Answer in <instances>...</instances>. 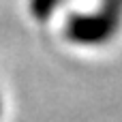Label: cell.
Segmentation results:
<instances>
[{"instance_id": "7a4b0ae2", "label": "cell", "mask_w": 122, "mask_h": 122, "mask_svg": "<svg viewBox=\"0 0 122 122\" xmlns=\"http://www.w3.org/2000/svg\"><path fill=\"white\" fill-rule=\"evenodd\" d=\"M60 0H32L30 2V11L36 19H45L49 17V13L54 11V6L58 4Z\"/></svg>"}, {"instance_id": "6da1fadb", "label": "cell", "mask_w": 122, "mask_h": 122, "mask_svg": "<svg viewBox=\"0 0 122 122\" xmlns=\"http://www.w3.org/2000/svg\"><path fill=\"white\" fill-rule=\"evenodd\" d=\"M122 0H105L101 15H73L66 24V36L75 43H103L118 26Z\"/></svg>"}]
</instances>
